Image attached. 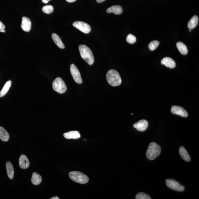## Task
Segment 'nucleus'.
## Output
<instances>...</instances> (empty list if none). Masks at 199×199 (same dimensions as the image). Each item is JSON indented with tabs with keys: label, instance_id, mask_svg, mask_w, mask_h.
I'll list each match as a JSON object with an SVG mask.
<instances>
[{
	"label": "nucleus",
	"instance_id": "obj_27",
	"mask_svg": "<svg viewBox=\"0 0 199 199\" xmlns=\"http://www.w3.org/2000/svg\"><path fill=\"white\" fill-rule=\"evenodd\" d=\"M127 41L128 43L130 44H133L135 43L137 41V39L135 36H134L132 34H129L127 35L126 38Z\"/></svg>",
	"mask_w": 199,
	"mask_h": 199
},
{
	"label": "nucleus",
	"instance_id": "obj_32",
	"mask_svg": "<svg viewBox=\"0 0 199 199\" xmlns=\"http://www.w3.org/2000/svg\"><path fill=\"white\" fill-rule=\"evenodd\" d=\"M59 198L57 196H54L52 197L50 199H59Z\"/></svg>",
	"mask_w": 199,
	"mask_h": 199
},
{
	"label": "nucleus",
	"instance_id": "obj_30",
	"mask_svg": "<svg viewBox=\"0 0 199 199\" xmlns=\"http://www.w3.org/2000/svg\"><path fill=\"white\" fill-rule=\"evenodd\" d=\"M50 1L51 0H42V2L44 3H47Z\"/></svg>",
	"mask_w": 199,
	"mask_h": 199
},
{
	"label": "nucleus",
	"instance_id": "obj_12",
	"mask_svg": "<svg viewBox=\"0 0 199 199\" xmlns=\"http://www.w3.org/2000/svg\"><path fill=\"white\" fill-rule=\"evenodd\" d=\"M19 164L20 167L23 169H28L29 166V161L25 155L22 154L20 156L19 160Z\"/></svg>",
	"mask_w": 199,
	"mask_h": 199
},
{
	"label": "nucleus",
	"instance_id": "obj_18",
	"mask_svg": "<svg viewBox=\"0 0 199 199\" xmlns=\"http://www.w3.org/2000/svg\"><path fill=\"white\" fill-rule=\"evenodd\" d=\"M52 38L55 43L57 46L61 49H64L65 45L63 43L61 39L58 35L55 33H53L52 35Z\"/></svg>",
	"mask_w": 199,
	"mask_h": 199
},
{
	"label": "nucleus",
	"instance_id": "obj_10",
	"mask_svg": "<svg viewBox=\"0 0 199 199\" xmlns=\"http://www.w3.org/2000/svg\"><path fill=\"white\" fill-rule=\"evenodd\" d=\"M148 122L147 120H142L134 124L133 127L139 131L143 132L148 128Z\"/></svg>",
	"mask_w": 199,
	"mask_h": 199
},
{
	"label": "nucleus",
	"instance_id": "obj_8",
	"mask_svg": "<svg viewBox=\"0 0 199 199\" xmlns=\"http://www.w3.org/2000/svg\"><path fill=\"white\" fill-rule=\"evenodd\" d=\"M70 71L73 79L76 83L81 84L82 83V80L81 79V75L79 70L76 66L74 64L71 65L70 66Z\"/></svg>",
	"mask_w": 199,
	"mask_h": 199
},
{
	"label": "nucleus",
	"instance_id": "obj_29",
	"mask_svg": "<svg viewBox=\"0 0 199 199\" xmlns=\"http://www.w3.org/2000/svg\"><path fill=\"white\" fill-rule=\"evenodd\" d=\"M106 1V0H96L97 2L98 3H101L103 2H104Z\"/></svg>",
	"mask_w": 199,
	"mask_h": 199
},
{
	"label": "nucleus",
	"instance_id": "obj_33",
	"mask_svg": "<svg viewBox=\"0 0 199 199\" xmlns=\"http://www.w3.org/2000/svg\"><path fill=\"white\" fill-rule=\"evenodd\" d=\"M189 31H190V32H191V29H189Z\"/></svg>",
	"mask_w": 199,
	"mask_h": 199
},
{
	"label": "nucleus",
	"instance_id": "obj_17",
	"mask_svg": "<svg viewBox=\"0 0 199 199\" xmlns=\"http://www.w3.org/2000/svg\"><path fill=\"white\" fill-rule=\"evenodd\" d=\"M6 166L8 176L10 179L12 180L14 174V169L13 165L10 161H7Z\"/></svg>",
	"mask_w": 199,
	"mask_h": 199
},
{
	"label": "nucleus",
	"instance_id": "obj_21",
	"mask_svg": "<svg viewBox=\"0 0 199 199\" xmlns=\"http://www.w3.org/2000/svg\"><path fill=\"white\" fill-rule=\"evenodd\" d=\"M177 48L180 52L183 55H186L188 54V50L186 45L181 42H178L176 44Z\"/></svg>",
	"mask_w": 199,
	"mask_h": 199
},
{
	"label": "nucleus",
	"instance_id": "obj_22",
	"mask_svg": "<svg viewBox=\"0 0 199 199\" xmlns=\"http://www.w3.org/2000/svg\"><path fill=\"white\" fill-rule=\"evenodd\" d=\"M198 17L197 16H194L188 22V28L190 29L195 28L198 25Z\"/></svg>",
	"mask_w": 199,
	"mask_h": 199
},
{
	"label": "nucleus",
	"instance_id": "obj_20",
	"mask_svg": "<svg viewBox=\"0 0 199 199\" xmlns=\"http://www.w3.org/2000/svg\"><path fill=\"white\" fill-rule=\"evenodd\" d=\"M42 178L41 176L37 173L34 172L32 174L31 181L35 185H38L41 183Z\"/></svg>",
	"mask_w": 199,
	"mask_h": 199
},
{
	"label": "nucleus",
	"instance_id": "obj_9",
	"mask_svg": "<svg viewBox=\"0 0 199 199\" xmlns=\"http://www.w3.org/2000/svg\"><path fill=\"white\" fill-rule=\"evenodd\" d=\"M171 112L173 114H175L180 116L187 117L188 116V114L186 110L181 107L173 106L171 108Z\"/></svg>",
	"mask_w": 199,
	"mask_h": 199
},
{
	"label": "nucleus",
	"instance_id": "obj_5",
	"mask_svg": "<svg viewBox=\"0 0 199 199\" xmlns=\"http://www.w3.org/2000/svg\"><path fill=\"white\" fill-rule=\"evenodd\" d=\"M52 87L54 91L60 94L65 93L67 90L65 83L59 77H57L54 80L52 83Z\"/></svg>",
	"mask_w": 199,
	"mask_h": 199
},
{
	"label": "nucleus",
	"instance_id": "obj_1",
	"mask_svg": "<svg viewBox=\"0 0 199 199\" xmlns=\"http://www.w3.org/2000/svg\"><path fill=\"white\" fill-rule=\"evenodd\" d=\"M79 48L81 57L89 65H92L94 63V56L89 48L86 45L82 44L79 45Z\"/></svg>",
	"mask_w": 199,
	"mask_h": 199
},
{
	"label": "nucleus",
	"instance_id": "obj_23",
	"mask_svg": "<svg viewBox=\"0 0 199 199\" xmlns=\"http://www.w3.org/2000/svg\"><path fill=\"white\" fill-rule=\"evenodd\" d=\"M11 84L12 81H7L5 84L3 86L2 89L0 91V98H2L7 94L10 88H11Z\"/></svg>",
	"mask_w": 199,
	"mask_h": 199
},
{
	"label": "nucleus",
	"instance_id": "obj_25",
	"mask_svg": "<svg viewBox=\"0 0 199 199\" xmlns=\"http://www.w3.org/2000/svg\"><path fill=\"white\" fill-rule=\"evenodd\" d=\"M159 42L157 40H154L150 42L149 44V48L151 51L156 50L159 45Z\"/></svg>",
	"mask_w": 199,
	"mask_h": 199
},
{
	"label": "nucleus",
	"instance_id": "obj_26",
	"mask_svg": "<svg viewBox=\"0 0 199 199\" xmlns=\"http://www.w3.org/2000/svg\"><path fill=\"white\" fill-rule=\"evenodd\" d=\"M136 199H151V197L147 194L140 192L136 196Z\"/></svg>",
	"mask_w": 199,
	"mask_h": 199
},
{
	"label": "nucleus",
	"instance_id": "obj_19",
	"mask_svg": "<svg viewBox=\"0 0 199 199\" xmlns=\"http://www.w3.org/2000/svg\"><path fill=\"white\" fill-rule=\"evenodd\" d=\"M10 138L9 134L3 127H0V139L3 142H7Z\"/></svg>",
	"mask_w": 199,
	"mask_h": 199
},
{
	"label": "nucleus",
	"instance_id": "obj_3",
	"mask_svg": "<svg viewBox=\"0 0 199 199\" xmlns=\"http://www.w3.org/2000/svg\"><path fill=\"white\" fill-rule=\"evenodd\" d=\"M161 148L160 146L154 142L149 144L147 149L146 156L150 160H154L161 154Z\"/></svg>",
	"mask_w": 199,
	"mask_h": 199
},
{
	"label": "nucleus",
	"instance_id": "obj_6",
	"mask_svg": "<svg viewBox=\"0 0 199 199\" xmlns=\"http://www.w3.org/2000/svg\"><path fill=\"white\" fill-rule=\"evenodd\" d=\"M166 185L168 187L174 191L182 192L184 190V187L174 179L166 180Z\"/></svg>",
	"mask_w": 199,
	"mask_h": 199
},
{
	"label": "nucleus",
	"instance_id": "obj_13",
	"mask_svg": "<svg viewBox=\"0 0 199 199\" xmlns=\"http://www.w3.org/2000/svg\"><path fill=\"white\" fill-rule=\"evenodd\" d=\"M161 64L171 69L174 68L176 66L175 61L169 57L164 58L161 61Z\"/></svg>",
	"mask_w": 199,
	"mask_h": 199
},
{
	"label": "nucleus",
	"instance_id": "obj_31",
	"mask_svg": "<svg viewBox=\"0 0 199 199\" xmlns=\"http://www.w3.org/2000/svg\"><path fill=\"white\" fill-rule=\"evenodd\" d=\"M68 2L72 3L76 1V0H66Z\"/></svg>",
	"mask_w": 199,
	"mask_h": 199
},
{
	"label": "nucleus",
	"instance_id": "obj_15",
	"mask_svg": "<svg viewBox=\"0 0 199 199\" xmlns=\"http://www.w3.org/2000/svg\"><path fill=\"white\" fill-rule=\"evenodd\" d=\"M123 12L122 7L119 5H114L108 8L107 10V12L108 13H114L117 15L121 14Z\"/></svg>",
	"mask_w": 199,
	"mask_h": 199
},
{
	"label": "nucleus",
	"instance_id": "obj_16",
	"mask_svg": "<svg viewBox=\"0 0 199 199\" xmlns=\"http://www.w3.org/2000/svg\"><path fill=\"white\" fill-rule=\"evenodd\" d=\"M179 152L180 155L181 156L184 160L187 161V162H189V161H191V158H190V155L187 152L186 150L184 147H180L179 148Z\"/></svg>",
	"mask_w": 199,
	"mask_h": 199
},
{
	"label": "nucleus",
	"instance_id": "obj_2",
	"mask_svg": "<svg viewBox=\"0 0 199 199\" xmlns=\"http://www.w3.org/2000/svg\"><path fill=\"white\" fill-rule=\"evenodd\" d=\"M107 81L110 85L117 86L121 84L122 80L119 73L116 70L111 69L106 75Z\"/></svg>",
	"mask_w": 199,
	"mask_h": 199
},
{
	"label": "nucleus",
	"instance_id": "obj_11",
	"mask_svg": "<svg viewBox=\"0 0 199 199\" xmlns=\"http://www.w3.org/2000/svg\"><path fill=\"white\" fill-rule=\"evenodd\" d=\"M32 28V22L30 20L26 17H23L22 18L21 28L25 32H29Z\"/></svg>",
	"mask_w": 199,
	"mask_h": 199
},
{
	"label": "nucleus",
	"instance_id": "obj_28",
	"mask_svg": "<svg viewBox=\"0 0 199 199\" xmlns=\"http://www.w3.org/2000/svg\"><path fill=\"white\" fill-rule=\"evenodd\" d=\"M5 25L3 24L2 22L0 21V32L5 33Z\"/></svg>",
	"mask_w": 199,
	"mask_h": 199
},
{
	"label": "nucleus",
	"instance_id": "obj_7",
	"mask_svg": "<svg viewBox=\"0 0 199 199\" xmlns=\"http://www.w3.org/2000/svg\"><path fill=\"white\" fill-rule=\"evenodd\" d=\"M73 26L85 34H88L91 32V28L88 23L81 21H76L73 24Z\"/></svg>",
	"mask_w": 199,
	"mask_h": 199
},
{
	"label": "nucleus",
	"instance_id": "obj_14",
	"mask_svg": "<svg viewBox=\"0 0 199 199\" xmlns=\"http://www.w3.org/2000/svg\"><path fill=\"white\" fill-rule=\"evenodd\" d=\"M64 136L67 139H78L81 137L80 134L77 131H71L65 133L64 134Z\"/></svg>",
	"mask_w": 199,
	"mask_h": 199
},
{
	"label": "nucleus",
	"instance_id": "obj_4",
	"mask_svg": "<svg viewBox=\"0 0 199 199\" xmlns=\"http://www.w3.org/2000/svg\"><path fill=\"white\" fill-rule=\"evenodd\" d=\"M69 177L72 181L81 184H85L88 182L89 178L86 174L81 172L72 171L69 173Z\"/></svg>",
	"mask_w": 199,
	"mask_h": 199
},
{
	"label": "nucleus",
	"instance_id": "obj_24",
	"mask_svg": "<svg viewBox=\"0 0 199 199\" xmlns=\"http://www.w3.org/2000/svg\"><path fill=\"white\" fill-rule=\"evenodd\" d=\"M42 11L47 14H50L54 11V8L52 5H47L43 7Z\"/></svg>",
	"mask_w": 199,
	"mask_h": 199
},
{
	"label": "nucleus",
	"instance_id": "obj_34",
	"mask_svg": "<svg viewBox=\"0 0 199 199\" xmlns=\"http://www.w3.org/2000/svg\"><path fill=\"white\" fill-rule=\"evenodd\" d=\"M131 115H133V114H131Z\"/></svg>",
	"mask_w": 199,
	"mask_h": 199
}]
</instances>
